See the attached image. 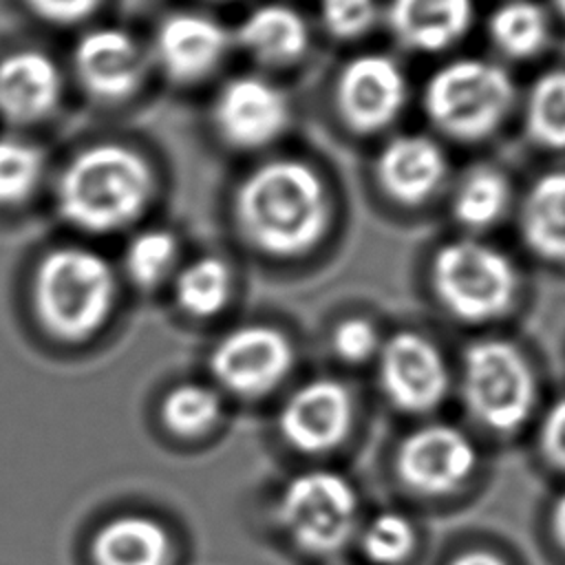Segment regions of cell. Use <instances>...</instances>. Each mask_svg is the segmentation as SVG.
Masks as SVG:
<instances>
[{
    "mask_svg": "<svg viewBox=\"0 0 565 565\" xmlns=\"http://www.w3.org/2000/svg\"><path fill=\"white\" fill-rule=\"evenodd\" d=\"M245 238L276 256H294L318 243L329 223L320 174L298 159H274L245 177L234 201Z\"/></svg>",
    "mask_w": 565,
    "mask_h": 565,
    "instance_id": "1",
    "label": "cell"
},
{
    "mask_svg": "<svg viewBox=\"0 0 565 565\" xmlns=\"http://www.w3.org/2000/svg\"><path fill=\"white\" fill-rule=\"evenodd\" d=\"M154 194V172L135 148L104 141L79 150L62 170L57 212L71 225L108 234L137 221Z\"/></svg>",
    "mask_w": 565,
    "mask_h": 565,
    "instance_id": "2",
    "label": "cell"
},
{
    "mask_svg": "<svg viewBox=\"0 0 565 565\" xmlns=\"http://www.w3.org/2000/svg\"><path fill=\"white\" fill-rule=\"evenodd\" d=\"M115 298L108 263L82 247L46 254L33 278V305L40 322L62 340H82L97 331Z\"/></svg>",
    "mask_w": 565,
    "mask_h": 565,
    "instance_id": "3",
    "label": "cell"
},
{
    "mask_svg": "<svg viewBox=\"0 0 565 565\" xmlns=\"http://www.w3.org/2000/svg\"><path fill=\"white\" fill-rule=\"evenodd\" d=\"M514 84L486 60H455L435 71L424 90L430 121L448 137L477 141L499 128L512 108Z\"/></svg>",
    "mask_w": 565,
    "mask_h": 565,
    "instance_id": "4",
    "label": "cell"
},
{
    "mask_svg": "<svg viewBox=\"0 0 565 565\" xmlns=\"http://www.w3.org/2000/svg\"><path fill=\"white\" fill-rule=\"evenodd\" d=\"M433 285L444 307L468 322L501 316L514 296L512 263L479 241H452L433 260Z\"/></svg>",
    "mask_w": 565,
    "mask_h": 565,
    "instance_id": "5",
    "label": "cell"
},
{
    "mask_svg": "<svg viewBox=\"0 0 565 565\" xmlns=\"http://www.w3.org/2000/svg\"><path fill=\"white\" fill-rule=\"evenodd\" d=\"M463 399L488 428H519L534 404V377L523 353L503 340L475 342L463 355Z\"/></svg>",
    "mask_w": 565,
    "mask_h": 565,
    "instance_id": "6",
    "label": "cell"
},
{
    "mask_svg": "<svg viewBox=\"0 0 565 565\" xmlns=\"http://www.w3.org/2000/svg\"><path fill=\"white\" fill-rule=\"evenodd\" d=\"M355 508V492L344 477L329 470H309L285 486L278 501V521L298 547L327 554L349 539Z\"/></svg>",
    "mask_w": 565,
    "mask_h": 565,
    "instance_id": "7",
    "label": "cell"
},
{
    "mask_svg": "<svg viewBox=\"0 0 565 565\" xmlns=\"http://www.w3.org/2000/svg\"><path fill=\"white\" fill-rule=\"evenodd\" d=\"M291 364V342L267 324L234 329L214 347L210 358L216 380L238 395L271 391L285 380Z\"/></svg>",
    "mask_w": 565,
    "mask_h": 565,
    "instance_id": "8",
    "label": "cell"
},
{
    "mask_svg": "<svg viewBox=\"0 0 565 565\" xmlns=\"http://www.w3.org/2000/svg\"><path fill=\"white\" fill-rule=\"evenodd\" d=\"M79 86L97 102L132 97L148 71L146 53L124 29L99 26L84 33L73 51Z\"/></svg>",
    "mask_w": 565,
    "mask_h": 565,
    "instance_id": "9",
    "label": "cell"
},
{
    "mask_svg": "<svg viewBox=\"0 0 565 565\" xmlns=\"http://www.w3.org/2000/svg\"><path fill=\"white\" fill-rule=\"evenodd\" d=\"M406 99V79L399 66L382 55L366 53L351 60L338 77L335 102L342 119L358 132L388 126Z\"/></svg>",
    "mask_w": 565,
    "mask_h": 565,
    "instance_id": "10",
    "label": "cell"
},
{
    "mask_svg": "<svg viewBox=\"0 0 565 565\" xmlns=\"http://www.w3.org/2000/svg\"><path fill=\"white\" fill-rule=\"evenodd\" d=\"M380 382L386 397L402 411L424 413L435 408L448 388L441 353L426 338L395 333L380 353Z\"/></svg>",
    "mask_w": 565,
    "mask_h": 565,
    "instance_id": "11",
    "label": "cell"
},
{
    "mask_svg": "<svg viewBox=\"0 0 565 565\" xmlns=\"http://www.w3.org/2000/svg\"><path fill=\"white\" fill-rule=\"evenodd\" d=\"M477 450L457 428L430 424L411 433L397 450V472L406 486L424 494L455 490L475 468Z\"/></svg>",
    "mask_w": 565,
    "mask_h": 565,
    "instance_id": "12",
    "label": "cell"
},
{
    "mask_svg": "<svg viewBox=\"0 0 565 565\" xmlns=\"http://www.w3.org/2000/svg\"><path fill=\"white\" fill-rule=\"evenodd\" d=\"M289 106L280 88L260 77L230 79L214 102V124L236 148H260L287 126Z\"/></svg>",
    "mask_w": 565,
    "mask_h": 565,
    "instance_id": "13",
    "label": "cell"
},
{
    "mask_svg": "<svg viewBox=\"0 0 565 565\" xmlns=\"http://www.w3.org/2000/svg\"><path fill=\"white\" fill-rule=\"evenodd\" d=\"M278 426L282 437L302 452H322L338 446L351 426V399L335 380L302 384L285 402Z\"/></svg>",
    "mask_w": 565,
    "mask_h": 565,
    "instance_id": "14",
    "label": "cell"
},
{
    "mask_svg": "<svg viewBox=\"0 0 565 565\" xmlns=\"http://www.w3.org/2000/svg\"><path fill=\"white\" fill-rule=\"evenodd\" d=\"M227 42V31L214 18L181 11L159 24L154 60L170 79L196 82L221 64Z\"/></svg>",
    "mask_w": 565,
    "mask_h": 565,
    "instance_id": "15",
    "label": "cell"
},
{
    "mask_svg": "<svg viewBox=\"0 0 565 565\" xmlns=\"http://www.w3.org/2000/svg\"><path fill=\"white\" fill-rule=\"evenodd\" d=\"M62 99V73L40 51H13L0 60V117L9 124L46 119Z\"/></svg>",
    "mask_w": 565,
    "mask_h": 565,
    "instance_id": "16",
    "label": "cell"
},
{
    "mask_svg": "<svg viewBox=\"0 0 565 565\" xmlns=\"http://www.w3.org/2000/svg\"><path fill=\"white\" fill-rule=\"evenodd\" d=\"M380 185L399 203L426 201L446 177L444 150L424 135H399L377 157Z\"/></svg>",
    "mask_w": 565,
    "mask_h": 565,
    "instance_id": "17",
    "label": "cell"
},
{
    "mask_svg": "<svg viewBox=\"0 0 565 565\" xmlns=\"http://www.w3.org/2000/svg\"><path fill=\"white\" fill-rule=\"evenodd\" d=\"M472 0H391L388 24L415 51H444L468 31Z\"/></svg>",
    "mask_w": 565,
    "mask_h": 565,
    "instance_id": "18",
    "label": "cell"
},
{
    "mask_svg": "<svg viewBox=\"0 0 565 565\" xmlns=\"http://www.w3.org/2000/svg\"><path fill=\"white\" fill-rule=\"evenodd\" d=\"M90 554L95 565H166L170 539L157 521L141 514H124L97 530Z\"/></svg>",
    "mask_w": 565,
    "mask_h": 565,
    "instance_id": "19",
    "label": "cell"
},
{
    "mask_svg": "<svg viewBox=\"0 0 565 565\" xmlns=\"http://www.w3.org/2000/svg\"><path fill=\"white\" fill-rule=\"evenodd\" d=\"M236 38L256 60L278 66L302 57L309 44V29L291 7L263 4L243 20Z\"/></svg>",
    "mask_w": 565,
    "mask_h": 565,
    "instance_id": "20",
    "label": "cell"
},
{
    "mask_svg": "<svg viewBox=\"0 0 565 565\" xmlns=\"http://www.w3.org/2000/svg\"><path fill=\"white\" fill-rule=\"evenodd\" d=\"M525 243L543 258L565 260V170L543 174L521 207Z\"/></svg>",
    "mask_w": 565,
    "mask_h": 565,
    "instance_id": "21",
    "label": "cell"
},
{
    "mask_svg": "<svg viewBox=\"0 0 565 565\" xmlns=\"http://www.w3.org/2000/svg\"><path fill=\"white\" fill-rule=\"evenodd\" d=\"M488 31L505 55L530 57L547 40V18L532 0H510L490 15Z\"/></svg>",
    "mask_w": 565,
    "mask_h": 565,
    "instance_id": "22",
    "label": "cell"
},
{
    "mask_svg": "<svg viewBox=\"0 0 565 565\" xmlns=\"http://www.w3.org/2000/svg\"><path fill=\"white\" fill-rule=\"evenodd\" d=\"M508 199L505 177L492 168H477L463 177L452 201V214L461 225L481 230L499 221Z\"/></svg>",
    "mask_w": 565,
    "mask_h": 565,
    "instance_id": "23",
    "label": "cell"
},
{
    "mask_svg": "<svg viewBox=\"0 0 565 565\" xmlns=\"http://www.w3.org/2000/svg\"><path fill=\"white\" fill-rule=\"evenodd\" d=\"M177 300L183 311L196 318L218 313L230 296V269L214 256L196 258L177 278Z\"/></svg>",
    "mask_w": 565,
    "mask_h": 565,
    "instance_id": "24",
    "label": "cell"
},
{
    "mask_svg": "<svg viewBox=\"0 0 565 565\" xmlns=\"http://www.w3.org/2000/svg\"><path fill=\"white\" fill-rule=\"evenodd\" d=\"M525 126L539 146L565 150V71H550L534 82Z\"/></svg>",
    "mask_w": 565,
    "mask_h": 565,
    "instance_id": "25",
    "label": "cell"
},
{
    "mask_svg": "<svg viewBox=\"0 0 565 565\" xmlns=\"http://www.w3.org/2000/svg\"><path fill=\"white\" fill-rule=\"evenodd\" d=\"M221 415V399L218 395L201 384H181L174 386L163 404L161 417L166 426L183 437L201 435L210 430Z\"/></svg>",
    "mask_w": 565,
    "mask_h": 565,
    "instance_id": "26",
    "label": "cell"
},
{
    "mask_svg": "<svg viewBox=\"0 0 565 565\" xmlns=\"http://www.w3.org/2000/svg\"><path fill=\"white\" fill-rule=\"evenodd\" d=\"M42 172L44 154L38 146L13 137L0 139V205H15L29 199Z\"/></svg>",
    "mask_w": 565,
    "mask_h": 565,
    "instance_id": "27",
    "label": "cell"
},
{
    "mask_svg": "<svg viewBox=\"0 0 565 565\" xmlns=\"http://www.w3.org/2000/svg\"><path fill=\"white\" fill-rule=\"evenodd\" d=\"M177 258V238L166 230H146L126 247V271L132 282L152 287L161 282Z\"/></svg>",
    "mask_w": 565,
    "mask_h": 565,
    "instance_id": "28",
    "label": "cell"
},
{
    "mask_svg": "<svg viewBox=\"0 0 565 565\" xmlns=\"http://www.w3.org/2000/svg\"><path fill=\"white\" fill-rule=\"evenodd\" d=\"M415 545V530L411 521L395 512H384L371 521L362 534L364 554L380 565H395L404 561Z\"/></svg>",
    "mask_w": 565,
    "mask_h": 565,
    "instance_id": "29",
    "label": "cell"
},
{
    "mask_svg": "<svg viewBox=\"0 0 565 565\" xmlns=\"http://www.w3.org/2000/svg\"><path fill=\"white\" fill-rule=\"evenodd\" d=\"M324 29L342 40L364 33L375 20V0H322Z\"/></svg>",
    "mask_w": 565,
    "mask_h": 565,
    "instance_id": "30",
    "label": "cell"
},
{
    "mask_svg": "<svg viewBox=\"0 0 565 565\" xmlns=\"http://www.w3.org/2000/svg\"><path fill=\"white\" fill-rule=\"evenodd\" d=\"M333 349L344 362H364L377 349V331L369 320H344L333 333Z\"/></svg>",
    "mask_w": 565,
    "mask_h": 565,
    "instance_id": "31",
    "label": "cell"
},
{
    "mask_svg": "<svg viewBox=\"0 0 565 565\" xmlns=\"http://www.w3.org/2000/svg\"><path fill=\"white\" fill-rule=\"evenodd\" d=\"M24 2L44 22L75 24L93 15L102 0H24Z\"/></svg>",
    "mask_w": 565,
    "mask_h": 565,
    "instance_id": "32",
    "label": "cell"
},
{
    "mask_svg": "<svg viewBox=\"0 0 565 565\" xmlns=\"http://www.w3.org/2000/svg\"><path fill=\"white\" fill-rule=\"evenodd\" d=\"M541 444H543V450L547 455V459L565 470V399H558L545 422H543V430H541Z\"/></svg>",
    "mask_w": 565,
    "mask_h": 565,
    "instance_id": "33",
    "label": "cell"
},
{
    "mask_svg": "<svg viewBox=\"0 0 565 565\" xmlns=\"http://www.w3.org/2000/svg\"><path fill=\"white\" fill-rule=\"evenodd\" d=\"M450 565H505L497 554L483 552V550H475V552H466L459 554L457 558L450 561Z\"/></svg>",
    "mask_w": 565,
    "mask_h": 565,
    "instance_id": "34",
    "label": "cell"
},
{
    "mask_svg": "<svg viewBox=\"0 0 565 565\" xmlns=\"http://www.w3.org/2000/svg\"><path fill=\"white\" fill-rule=\"evenodd\" d=\"M552 525H554V534H556L558 543L565 547V494H561V499L554 505Z\"/></svg>",
    "mask_w": 565,
    "mask_h": 565,
    "instance_id": "35",
    "label": "cell"
},
{
    "mask_svg": "<svg viewBox=\"0 0 565 565\" xmlns=\"http://www.w3.org/2000/svg\"><path fill=\"white\" fill-rule=\"evenodd\" d=\"M554 7H556V11L565 18V0H554Z\"/></svg>",
    "mask_w": 565,
    "mask_h": 565,
    "instance_id": "36",
    "label": "cell"
}]
</instances>
